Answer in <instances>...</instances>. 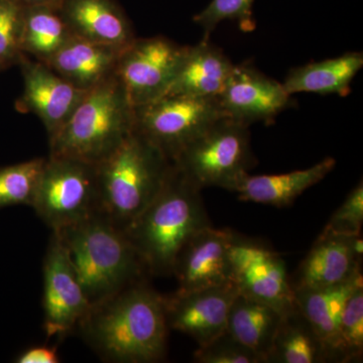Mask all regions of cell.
<instances>
[{
  "instance_id": "obj_14",
  "label": "cell",
  "mask_w": 363,
  "mask_h": 363,
  "mask_svg": "<svg viewBox=\"0 0 363 363\" xmlns=\"http://www.w3.org/2000/svg\"><path fill=\"white\" fill-rule=\"evenodd\" d=\"M238 290L233 283L176 292L164 297L168 328L182 332L205 346L225 333L227 318Z\"/></svg>"
},
{
  "instance_id": "obj_3",
  "label": "cell",
  "mask_w": 363,
  "mask_h": 363,
  "mask_svg": "<svg viewBox=\"0 0 363 363\" xmlns=\"http://www.w3.org/2000/svg\"><path fill=\"white\" fill-rule=\"evenodd\" d=\"M54 233L91 306L140 281L147 272L125 233L100 211Z\"/></svg>"
},
{
  "instance_id": "obj_32",
  "label": "cell",
  "mask_w": 363,
  "mask_h": 363,
  "mask_svg": "<svg viewBox=\"0 0 363 363\" xmlns=\"http://www.w3.org/2000/svg\"><path fill=\"white\" fill-rule=\"evenodd\" d=\"M18 363H58L60 357L56 348L40 345L28 348L16 357Z\"/></svg>"
},
{
  "instance_id": "obj_7",
  "label": "cell",
  "mask_w": 363,
  "mask_h": 363,
  "mask_svg": "<svg viewBox=\"0 0 363 363\" xmlns=\"http://www.w3.org/2000/svg\"><path fill=\"white\" fill-rule=\"evenodd\" d=\"M32 207L52 233L96 213V166L71 157L49 156Z\"/></svg>"
},
{
  "instance_id": "obj_1",
  "label": "cell",
  "mask_w": 363,
  "mask_h": 363,
  "mask_svg": "<svg viewBox=\"0 0 363 363\" xmlns=\"http://www.w3.org/2000/svg\"><path fill=\"white\" fill-rule=\"evenodd\" d=\"M78 327L86 341L111 362H157L166 354L164 297L142 279L91 306Z\"/></svg>"
},
{
  "instance_id": "obj_29",
  "label": "cell",
  "mask_w": 363,
  "mask_h": 363,
  "mask_svg": "<svg viewBox=\"0 0 363 363\" xmlns=\"http://www.w3.org/2000/svg\"><path fill=\"white\" fill-rule=\"evenodd\" d=\"M25 4L18 0H0V65L4 70L18 66L23 56Z\"/></svg>"
},
{
  "instance_id": "obj_8",
  "label": "cell",
  "mask_w": 363,
  "mask_h": 363,
  "mask_svg": "<svg viewBox=\"0 0 363 363\" xmlns=\"http://www.w3.org/2000/svg\"><path fill=\"white\" fill-rule=\"evenodd\" d=\"M224 116L218 98L166 95L135 107V130L173 162L184 147Z\"/></svg>"
},
{
  "instance_id": "obj_24",
  "label": "cell",
  "mask_w": 363,
  "mask_h": 363,
  "mask_svg": "<svg viewBox=\"0 0 363 363\" xmlns=\"http://www.w3.org/2000/svg\"><path fill=\"white\" fill-rule=\"evenodd\" d=\"M72 37L61 9L26 6L21 51L26 56L45 64Z\"/></svg>"
},
{
  "instance_id": "obj_10",
  "label": "cell",
  "mask_w": 363,
  "mask_h": 363,
  "mask_svg": "<svg viewBox=\"0 0 363 363\" xmlns=\"http://www.w3.org/2000/svg\"><path fill=\"white\" fill-rule=\"evenodd\" d=\"M229 255L231 279L238 293L283 315L297 309L286 262L279 253L236 235Z\"/></svg>"
},
{
  "instance_id": "obj_23",
  "label": "cell",
  "mask_w": 363,
  "mask_h": 363,
  "mask_svg": "<svg viewBox=\"0 0 363 363\" xmlns=\"http://www.w3.org/2000/svg\"><path fill=\"white\" fill-rule=\"evenodd\" d=\"M284 315L274 308L238 293L227 318V333L267 363Z\"/></svg>"
},
{
  "instance_id": "obj_15",
  "label": "cell",
  "mask_w": 363,
  "mask_h": 363,
  "mask_svg": "<svg viewBox=\"0 0 363 363\" xmlns=\"http://www.w3.org/2000/svg\"><path fill=\"white\" fill-rule=\"evenodd\" d=\"M236 234L230 229L206 227L194 234L177 257L173 274L184 293L233 283L230 248Z\"/></svg>"
},
{
  "instance_id": "obj_2",
  "label": "cell",
  "mask_w": 363,
  "mask_h": 363,
  "mask_svg": "<svg viewBox=\"0 0 363 363\" xmlns=\"http://www.w3.org/2000/svg\"><path fill=\"white\" fill-rule=\"evenodd\" d=\"M211 225L201 189L172 162L159 194L123 231L145 271L168 276L173 274L177 257L188 240Z\"/></svg>"
},
{
  "instance_id": "obj_20",
  "label": "cell",
  "mask_w": 363,
  "mask_h": 363,
  "mask_svg": "<svg viewBox=\"0 0 363 363\" xmlns=\"http://www.w3.org/2000/svg\"><path fill=\"white\" fill-rule=\"evenodd\" d=\"M335 166V159L328 157L310 168L290 173L259 176L247 173L241 177L231 192L236 193L241 201L289 206L306 190L323 180Z\"/></svg>"
},
{
  "instance_id": "obj_26",
  "label": "cell",
  "mask_w": 363,
  "mask_h": 363,
  "mask_svg": "<svg viewBox=\"0 0 363 363\" xmlns=\"http://www.w3.org/2000/svg\"><path fill=\"white\" fill-rule=\"evenodd\" d=\"M45 160L37 157L0 168V208L32 207Z\"/></svg>"
},
{
  "instance_id": "obj_6",
  "label": "cell",
  "mask_w": 363,
  "mask_h": 363,
  "mask_svg": "<svg viewBox=\"0 0 363 363\" xmlns=\"http://www.w3.org/2000/svg\"><path fill=\"white\" fill-rule=\"evenodd\" d=\"M173 162L201 190L218 187L231 192L257 162L250 126L222 117L184 147Z\"/></svg>"
},
{
  "instance_id": "obj_11",
  "label": "cell",
  "mask_w": 363,
  "mask_h": 363,
  "mask_svg": "<svg viewBox=\"0 0 363 363\" xmlns=\"http://www.w3.org/2000/svg\"><path fill=\"white\" fill-rule=\"evenodd\" d=\"M43 307L48 337L70 333L91 308L68 253L54 233L44 259Z\"/></svg>"
},
{
  "instance_id": "obj_27",
  "label": "cell",
  "mask_w": 363,
  "mask_h": 363,
  "mask_svg": "<svg viewBox=\"0 0 363 363\" xmlns=\"http://www.w3.org/2000/svg\"><path fill=\"white\" fill-rule=\"evenodd\" d=\"M363 352V285L346 301L339 321L335 362L359 359Z\"/></svg>"
},
{
  "instance_id": "obj_4",
  "label": "cell",
  "mask_w": 363,
  "mask_h": 363,
  "mask_svg": "<svg viewBox=\"0 0 363 363\" xmlns=\"http://www.w3.org/2000/svg\"><path fill=\"white\" fill-rule=\"evenodd\" d=\"M171 166L156 145L133 130L96 164L99 211L124 230L154 201Z\"/></svg>"
},
{
  "instance_id": "obj_17",
  "label": "cell",
  "mask_w": 363,
  "mask_h": 363,
  "mask_svg": "<svg viewBox=\"0 0 363 363\" xmlns=\"http://www.w3.org/2000/svg\"><path fill=\"white\" fill-rule=\"evenodd\" d=\"M61 13L73 35L81 39L125 48L136 38L116 0H64Z\"/></svg>"
},
{
  "instance_id": "obj_16",
  "label": "cell",
  "mask_w": 363,
  "mask_h": 363,
  "mask_svg": "<svg viewBox=\"0 0 363 363\" xmlns=\"http://www.w3.org/2000/svg\"><path fill=\"white\" fill-rule=\"evenodd\" d=\"M362 235L323 230L290 279L293 290L319 289L342 284L362 272Z\"/></svg>"
},
{
  "instance_id": "obj_34",
  "label": "cell",
  "mask_w": 363,
  "mask_h": 363,
  "mask_svg": "<svg viewBox=\"0 0 363 363\" xmlns=\"http://www.w3.org/2000/svg\"><path fill=\"white\" fill-rule=\"evenodd\" d=\"M4 70V67H2L1 65H0V72H2Z\"/></svg>"
},
{
  "instance_id": "obj_5",
  "label": "cell",
  "mask_w": 363,
  "mask_h": 363,
  "mask_svg": "<svg viewBox=\"0 0 363 363\" xmlns=\"http://www.w3.org/2000/svg\"><path fill=\"white\" fill-rule=\"evenodd\" d=\"M135 130V107L116 74L86 93L50 142V156L91 164L111 156Z\"/></svg>"
},
{
  "instance_id": "obj_33",
  "label": "cell",
  "mask_w": 363,
  "mask_h": 363,
  "mask_svg": "<svg viewBox=\"0 0 363 363\" xmlns=\"http://www.w3.org/2000/svg\"><path fill=\"white\" fill-rule=\"evenodd\" d=\"M25 6H48L61 9L64 0H18Z\"/></svg>"
},
{
  "instance_id": "obj_18",
  "label": "cell",
  "mask_w": 363,
  "mask_h": 363,
  "mask_svg": "<svg viewBox=\"0 0 363 363\" xmlns=\"http://www.w3.org/2000/svg\"><path fill=\"white\" fill-rule=\"evenodd\" d=\"M123 49L73 35L45 65L79 89L89 91L116 74Z\"/></svg>"
},
{
  "instance_id": "obj_28",
  "label": "cell",
  "mask_w": 363,
  "mask_h": 363,
  "mask_svg": "<svg viewBox=\"0 0 363 363\" xmlns=\"http://www.w3.org/2000/svg\"><path fill=\"white\" fill-rule=\"evenodd\" d=\"M253 2L255 0H211L194 16L193 21L202 28L203 39H210L215 28L225 21H235L242 32L252 33L257 28L253 18Z\"/></svg>"
},
{
  "instance_id": "obj_31",
  "label": "cell",
  "mask_w": 363,
  "mask_h": 363,
  "mask_svg": "<svg viewBox=\"0 0 363 363\" xmlns=\"http://www.w3.org/2000/svg\"><path fill=\"white\" fill-rule=\"evenodd\" d=\"M363 224V183L348 194L342 205L334 212L324 230L344 235H358Z\"/></svg>"
},
{
  "instance_id": "obj_12",
  "label": "cell",
  "mask_w": 363,
  "mask_h": 363,
  "mask_svg": "<svg viewBox=\"0 0 363 363\" xmlns=\"http://www.w3.org/2000/svg\"><path fill=\"white\" fill-rule=\"evenodd\" d=\"M218 101L226 117L247 126L257 123L269 125L295 105L283 83L248 62L234 65Z\"/></svg>"
},
{
  "instance_id": "obj_22",
  "label": "cell",
  "mask_w": 363,
  "mask_h": 363,
  "mask_svg": "<svg viewBox=\"0 0 363 363\" xmlns=\"http://www.w3.org/2000/svg\"><path fill=\"white\" fill-rule=\"evenodd\" d=\"M362 67L363 52H347L335 58L291 69L283 85L290 95L314 93L345 97Z\"/></svg>"
},
{
  "instance_id": "obj_25",
  "label": "cell",
  "mask_w": 363,
  "mask_h": 363,
  "mask_svg": "<svg viewBox=\"0 0 363 363\" xmlns=\"http://www.w3.org/2000/svg\"><path fill=\"white\" fill-rule=\"evenodd\" d=\"M269 362H327L323 344L298 307L281 318L267 358Z\"/></svg>"
},
{
  "instance_id": "obj_21",
  "label": "cell",
  "mask_w": 363,
  "mask_h": 363,
  "mask_svg": "<svg viewBox=\"0 0 363 363\" xmlns=\"http://www.w3.org/2000/svg\"><path fill=\"white\" fill-rule=\"evenodd\" d=\"M363 285L362 274L338 285L294 290L296 305L323 344L327 362H334L339 321L346 301Z\"/></svg>"
},
{
  "instance_id": "obj_9",
  "label": "cell",
  "mask_w": 363,
  "mask_h": 363,
  "mask_svg": "<svg viewBox=\"0 0 363 363\" xmlns=\"http://www.w3.org/2000/svg\"><path fill=\"white\" fill-rule=\"evenodd\" d=\"M187 47L156 35L136 37L124 48L116 74L133 107L150 104L168 94Z\"/></svg>"
},
{
  "instance_id": "obj_13",
  "label": "cell",
  "mask_w": 363,
  "mask_h": 363,
  "mask_svg": "<svg viewBox=\"0 0 363 363\" xmlns=\"http://www.w3.org/2000/svg\"><path fill=\"white\" fill-rule=\"evenodd\" d=\"M18 66L23 89L16 101V109L39 117L50 140L63 128L88 91L79 89L45 64L25 54Z\"/></svg>"
},
{
  "instance_id": "obj_19",
  "label": "cell",
  "mask_w": 363,
  "mask_h": 363,
  "mask_svg": "<svg viewBox=\"0 0 363 363\" xmlns=\"http://www.w3.org/2000/svg\"><path fill=\"white\" fill-rule=\"evenodd\" d=\"M234 64L220 48L202 39L188 45L185 57L167 95L218 98L233 70Z\"/></svg>"
},
{
  "instance_id": "obj_30",
  "label": "cell",
  "mask_w": 363,
  "mask_h": 363,
  "mask_svg": "<svg viewBox=\"0 0 363 363\" xmlns=\"http://www.w3.org/2000/svg\"><path fill=\"white\" fill-rule=\"evenodd\" d=\"M194 359L199 363H266L227 331L207 345L199 346Z\"/></svg>"
}]
</instances>
